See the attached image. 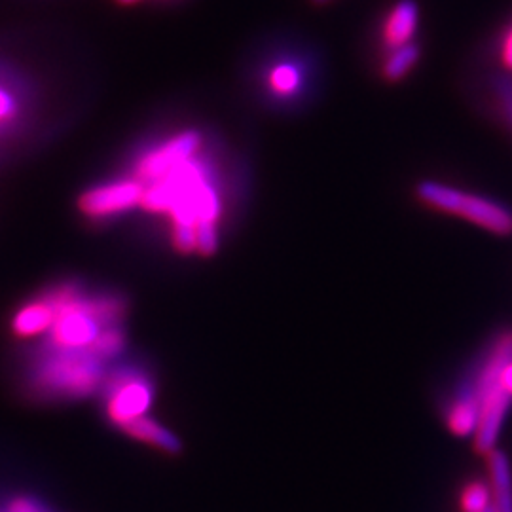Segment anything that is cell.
I'll return each instance as SVG.
<instances>
[{
	"label": "cell",
	"instance_id": "cell-1",
	"mask_svg": "<svg viewBox=\"0 0 512 512\" xmlns=\"http://www.w3.org/2000/svg\"><path fill=\"white\" fill-rule=\"evenodd\" d=\"M139 209L165 219L169 243L179 255H215L226 215V186L209 143L145 184Z\"/></svg>",
	"mask_w": 512,
	"mask_h": 512
},
{
	"label": "cell",
	"instance_id": "cell-7",
	"mask_svg": "<svg viewBox=\"0 0 512 512\" xmlns=\"http://www.w3.org/2000/svg\"><path fill=\"white\" fill-rule=\"evenodd\" d=\"M143 184L131 175L95 184L78 198L80 215L90 222L118 219L141 205Z\"/></svg>",
	"mask_w": 512,
	"mask_h": 512
},
{
	"label": "cell",
	"instance_id": "cell-6",
	"mask_svg": "<svg viewBox=\"0 0 512 512\" xmlns=\"http://www.w3.org/2000/svg\"><path fill=\"white\" fill-rule=\"evenodd\" d=\"M207 143L209 137L200 129L184 128L167 133L133 154L128 175L145 186L162 177L173 165L183 162L184 158L200 152Z\"/></svg>",
	"mask_w": 512,
	"mask_h": 512
},
{
	"label": "cell",
	"instance_id": "cell-21",
	"mask_svg": "<svg viewBox=\"0 0 512 512\" xmlns=\"http://www.w3.org/2000/svg\"><path fill=\"white\" fill-rule=\"evenodd\" d=\"M118 4H122V6H133V4H139V2H143V0H116Z\"/></svg>",
	"mask_w": 512,
	"mask_h": 512
},
{
	"label": "cell",
	"instance_id": "cell-8",
	"mask_svg": "<svg viewBox=\"0 0 512 512\" xmlns=\"http://www.w3.org/2000/svg\"><path fill=\"white\" fill-rule=\"evenodd\" d=\"M258 86L270 103H298L308 86V65L289 54L266 57L258 71Z\"/></svg>",
	"mask_w": 512,
	"mask_h": 512
},
{
	"label": "cell",
	"instance_id": "cell-11",
	"mask_svg": "<svg viewBox=\"0 0 512 512\" xmlns=\"http://www.w3.org/2000/svg\"><path fill=\"white\" fill-rule=\"evenodd\" d=\"M420 21V10L414 0H399L391 12L387 14L382 29V38L387 48H399L403 44H408Z\"/></svg>",
	"mask_w": 512,
	"mask_h": 512
},
{
	"label": "cell",
	"instance_id": "cell-22",
	"mask_svg": "<svg viewBox=\"0 0 512 512\" xmlns=\"http://www.w3.org/2000/svg\"><path fill=\"white\" fill-rule=\"evenodd\" d=\"M315 4H327V2H330V0H313Z\"/></svg>",
	"mask_w": 512,
	"mask_h": 512
},
{
	"label": "cell",
	"instance_id": "cell-14",
	"mask_svg": "<svg viewBox=\"0 0 512 512\" xmlns=\"http://www.w3.org/2000/svg\"><path fill=\"white\" fill-rule=\"evenodd\" d=\"M480 420V401L476 397L475 389L459 395L448 412V427L458 437H471L475 435Z\"/></svg>",
	"mask_w": 512,
	"mask_h": 512
},
{
	"label": "cell",
	"instance_id": "cell-19",
	"mask_svg": "<svg viewBox=\"0 0 512 512\" xmlns=\"http://www.w3.org/2000/svg\"><path fill=\"white\" fill-rule=\"evenodd\" d=\"M501 63L512 71V29L505 35L501 44Z\"/></svg>",
	"mask_w": 512,
	"mask_h": 512
},
{
	"label": "cell",
	"instance_id": "cell-17",
	"mask_svg": "<svg viewBox=\"0 0 512 512\" xmlns=\"http://www.w3.org/2000/svg\"><path fill=\"white\" fill-rule=\"evenodd\" d=\"M492 490L484 482H471L465 486L461 494V509L463 512L492 511Z\"/></svg>",
	"mask_w": 512,
	"mask_h": 512
},
{
	"label": "cell",
	"instance_id": "cell-18",
	"mask_svg": "<svg viewBox=\"0 0 512 512\" xmlns=\"http://www.w3.org/2000/svg\"><path fill=\"white\" fill-rule=\"evenodd\" d=\"M6 512H54L52 509H48L42 501H38L35 497H29V495H19L14 497L10 503H8V509Z\"/></svg>",
	"mask_w": 512,
	"mask_h": 512
},
{
	"label": "cell",
	"instance_id": "cell-3",
	"mask_svg": "<svg viewBox=\"0 0 512 512\" xmlns=\"http://www.w3.org/2000/svg\"><path fill=\"white\" fill-rule=\"evenodd\" d=\"M512 361V332L499 338L486 365L482 366L475 393L480 401V420L476 427L475 446L480 454H490L497 444L505 416L511 406V395L499 384L501 368Z\"/></svg>",
	"mask_w": 512,
	"mask_h": 512
},
{
	"label": "cell",
	"instance_id": "cell-9",
	"mask_svg": "<svg viewBox=\"0 0 512 512\" xmlns=\"http://www.w3.org/2000/svg\"><path fill=\"white\" fill-rule=\"evenodd\" d=\"M33 101L35 95L25 74L0 61V147L25 129Z\"/></svg>",
	"mask_w": 512,
	"mask_h": 512
},
{
	"label": "cell",
	"instance_id": "cell-15",
	"mask_svg": "<svg viewBox=\"0 0 512 512\" xmlns=\"http://www.w3.org/2000/svg\"><path fill=\"white\" fill-rule=\"evenodd\" d=\"M420 59V48L414 42L403 44L399 48H393L391 54L387 55L382 67L385 80L399 82L406 74L410 73Z\"/></svg>",
	"mask_w": 512,
	"mask_h": 512
},
{
	"label": "cell",
	"instance_id": "cell-4",
	"mask_svg": "<svg viewBox=\"0 0 512 512\" xmlns=\"http://www.w3.org/2000/svg\"><path fill=\"white\" fill-rule=\"evenodd\" d=\"M418 198L437 211L458 215L492 234L507 236L512 232V213L507 207L488 198L463 192L456 186L423 181L418 186Z\"/></svg>",
	"mask_w": 512,
	"mask_h": 512
},
{
	"label": "cell",
	"instance_id": "cell-2",
	"mask_svg": "<svg viewBox=\"0 0 512 512\" xmlns=\"http://www.w3.org/2000/svg\"><path fill=\"white\" fill-rule=\"evenodd\" d=\"M109 368L92 351H38L27 387L44 401H80L101 393Z\"/></svg>",
	"mask_w": 512,
	"mask_h": 512
},
{
	"label": "cell",
	"instance_id": "cell-5",
	"mask_svg": "<svg viewBox=\"0 0 512 512\" xmlns=\"http://www.w3.org/2000/svg\"><path fill=\"white\" fill-rule=\"evenodd\" d=\"M105 414L116 427L145 418L156 397V385L143 366L120 365L109 370L101 387Z\"/></svg>",
	"mask_w": 512,
	"mask_h": 512
},
{
	"label": "cell",
	"instance_id": "cell-10",
	"mask_svg": "<svg viewBox=\"0 0 512 512\" xmlns=\"http://www.w3.org/2000/svg\"><path fill=\"white\" fill-rule=\"evenodd\" d=\"M55 321V306L48 289H44L37 296L25 300L18 310L14 311L10 329L16 338L21 340H35L44 338L46 332L52 329Z\"/></svg>",
	"mask_w": 512,
	"mask_h": 512
},
{
	"label": "cell",
	"instance_id": "cell-12",
	"mask_svg": "<svg viewBox=\"0 0 512 512\" xmlns=\"http://www.w3.org/2000/svg\"><path fill=\"white\" fill-rule=\"evenodd\" d=\"M122 431L128 435L129 439L148 444V446L165 452V454H171V456L181 454V450H183L181 439L169 427L158 423L150 416L129 423Z\"/></svg>",
	"mask_w": 512,
	"mask_h": 512
},
{
	"label": "cell",
	"instance_id": "cell-20",
	"mask_svg": "<svg viewBox=\"0 0 512 512\" xmlns=\"http://www.w3.org/2000/svg\"><path fill=\"white\" fill-rule=\"evenodd\" d=\"M499 384L501 387L509 393L512 397V361L501 368V374H499Z\"/></svg>",
	"mask_w": 512,
	"mask_h": 512
},
{
	"label": "cell",
	"instance_id": "cell-13",
	"mask_svg": "<svg viewBox=\"0 0 512 512\" xmlns=\"http://www.w3.org/2000/svg\"><path fill=\"white\" fill-rule=\"evenodd\" d=\"M488 456L492 509L494 512H512V473L509 458L501 450H492Z\"/></svg>",
	"mask_w": 512,
	"mask_h": 512
},
{
	"label": "cell",
	"instance_id": "cell-23",
	"mask_svg": "<svg viewBox=\"0 0 512 512\" xmlns=\"http://www.w3.org/2000/svg\"><path fill=\"white\" fill-rule=\"evenodd\" d=\"M488 512H494V509H492V511H488Z\"/></svg>",
	"mask_w": 512,
	"mask_h": 512
},
{
	"label": "cell",
	"instance_id": "cell-16",
	"mask_svg": "<svg viewBox=\"0 0 512 512\" xmlns=\"http://www.w3.org/2000/svg\"><path fill=\"white\" fill-rule=\"evenodd\" d=\"M126 348H128V332L122 323V325H112L103 330L90 351L103 363L109 365L112 361H118V357L124 355Z\"/></svg>",
	"mask_w": 512,
	"mask_h": 512
}]
</instances>
